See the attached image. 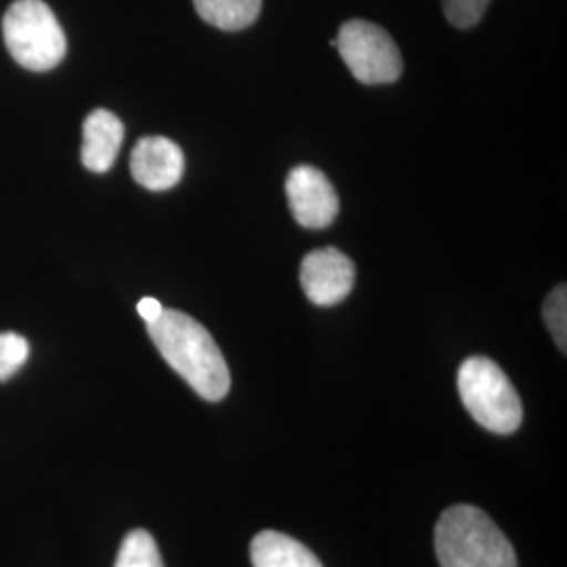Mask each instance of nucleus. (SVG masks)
Masks as SVG:
<instances>
[{
  "mask_svg": "<svg viewBox=\"0 0 567 567\" xmlns=\"http://www.w3.org/2000/svg\"><path fill=\"white\" fill-rule=\"evenodd\" d=\"M147 332L166 364L203 400L221 402L229 393L231 377L224 353L210 332L192 316L164 309L156 322L147 324Z\"/></svg>",
  "mask_w": 567,
  "mask_h": 567,
  "instance_id": "nucleus-1",
  "label": "nucleus"
},
{
  "mask_svg": "<svg viewBox=\"0 0 567 567\" xmlns=\"http://www.w3.org/2000/svg\"><path fill=\"white\" fill-rule=\"evenodd\" d=\"M435 550L442 567H517L507 536L482 508L471 505L442 513L435 527Z\"/></svg>",
  "mask_w": 567,
  "mask_h": 567,
  "instance_id": "nucleus-2",
  "label": "nucleus"
},
{
  "mask_svg": "<svg viewBox=\"0 0 567 567\" xmlns=\"http://www.w3.org/2000/svg\"><path fill=\"white\" fill-rule=\"evenodd\" d=\"M456 383L466 412L475 423L498 435H508L519 429L524 421V405L519 393L496 362L480 355L468 358L458 370Z\"/></svg>",
  "mask_w": 567,
  "mask_h": 567,
  "instance_id": "nucleus-3",
  "label": "nucleus"
},
{
  "mask_svg": "<svg viewBox=\"0 0 567 567\" xmlns=\"http://www.w3.org/2000/svg\"><path fill=\"white\" fill-rule=\"evenodd\" d=\"M2 34L11 58L32 72L53 70L65 58L63 28L42 0H18L2 20Z\"/></svg>",
  "mask_w": 567,
  "mask_h": 567,
  "instance_id": "nucleus-4",
  "label": "nucleus"
},
{
  "mask_svg": "<svg viewBox=\"0 0 567 567\" xmlns=\"http://www.w3.org/2000/svg\"><path fill=\"white\" fill-rule=\"evenodd\" d=\"M334 41L355 81L389 84L402 76V53L385 28L365 20L344 21Z\"/></svg>",
  "mask_w": 567,
  "mask_h": 567,
  "instance_id": "nucleus-5",
  "label": "nucleus"
},
{
  "mask_svg": "<svg viewBox=\"0 0 567 567\" xmlns=\"http://www.w3.org/2000/svg\"><path fill=\"white\" fill-rule=\"evenodd\" d=\"M286 196L297 224L309 229L328 227L339 215L337 189L316 166L292 168L286 179Z\"/></svg>",
  "mask_w": 567,
  "mask_h": 567,
  "instance_id": "nucleus-6",
  "label": "nucleus"
},
{
  "mask_svg": "<svg viewBox=\"0 0 567 567\" xmlns=\"http://www.w3.org/2000/svg\"><path fill=\"white\" fill-rule=\"evenodd\" d=\"M355 282L353 261L337 248L309 252L301 265V286L311 303L332 307L347 299Z\"/></svg>",
  "mask_w": 567,
  "mask_h": 567,
  "instance_id": "nucleus-7",
  "label": "nucleus"
},
{
  "mask_svg": "<svg viewBox=\"0 0 567 567\" xmlns=\"http://www.w3.org/2000/svg\"><path fill=\"white\" fill-rule=\"evenodd\" d=\"M185 156L182 147L166 137H143L131 154L135 182L152 192H166L182 182Z\"/></svg>",
  "mask_w": 567,
  "mask_h": 567,
  "instance_id": "nucleus-8",
  "label": "nucleus"
},
{
  "mask_svg": "<svg viewBox=\"0 0 567 567\" xmlns=\"http://www.w3.org/2000/svg\"><path fill=\"white\" fill-rule=\"evenodd\" d=\"M82 164L91 173H107L121 152L124 126L110 110H93L82 124Z\"/></svg>",
  "mask_w": 567,
  "mask_h": 567,
  "instance_id": "nucleus-9",
  "label": "nucleus"
},
{
  "mask_svg": "<svg viewBox=\"0 0 567 567\" xmlns=\"http://www.w3.org/2000/svg\"><path fill=\"white\" fill-rule=\"evenodd\" d=\"M250 559L255 567H324L299 540L274 529H265L252 538Z\"/></svg>",
  "mask_w": 567,
  "mask_h": 567,
  "instance_id": "nucleus-10",
  "label": "nucleus"
},
{
  "mask_svg": "<svg viewBox=\"0 0 567 567\" xmlns=\"http://www.w3.org/2000/svg\"><path fill=\"white\" fill-rule=\"evenodd\" d=\"M264 0H194L198 16L208 25L225 32H238L252 25L261 16Z\"/></svg>",
  "mask_w": 567,
  "mask_h": 567,
  "instance_id": "nucleus-11",
  "label": "nucleus"
},
{
  "mask_svg": "<svg viewBox=\"0 0 567 567\" xmlns=\"http://www.w3.org/2000/svg\"><path fill=\"white\" fill-rule=\"evenodd\" d=\"M114 567H164L156 540L145 529H133L122 540Z\"/></svg>",
  "mask_w": 567,
  "mask_h": 567,
  "instance_id": "nucleus-12",
  "label": "nucleus"
},
{
  "mask_svg": "<svg viewBox=\"0 0 567 567\" xmlns=\"http://www.w3.org/2000/svg\"><path fill=\"white\" fill-rule=\"evenodd\" d=\"M545 322H547L548 330L555 339V343L559 347L561 353L567 351V292L566 284L557 286L550 295H548L545 307Z\"/></svg>",
  "mask_w": 567,
  "mask_h": 567,
  "instance_id": "nucleus-13",
  "label": "nucleus"
},
{
  "mask_svg": "<svg viewBox=\"0 0 567 567\" xmlns=\"http://www.w3.org/2000/svg\"><path fill=\"white\" fill-rule=\"evenodd\" d=\"M30 355V344L18 332H0V381L11 379Z\"/></svg>",
  "mask_w": 567,
  "mask_h": 567,
  "instance_id": "nucleus-14",
  "label": "nucleus"
},
{
  "mask_svg": "<svg viewBox=\"0 0 567 567\" xmlns=\"http://www.w3.org/2000/svg\"><path fill=\"white\" fill-rule=\"evenodd\" d=\"M442 2H444L447 21L461 30L477 25L489 4V0H442Z\"/></svg>",
  "mask_w": 567,
  "mask_h": 567,
  "instance_id": "nucleus-15",
  "label": "nucleus"
},
{
  "mask_svg": "<svg viewBox=\"0 0 567 567\" xmlns=\"http://www.w3.org/2000/svg\"><path fill=\"white\" fill-rule=\"evenodd\" d=\"M137 311H140V316L145 320V324H152V322H156L163 316L164 307L161 305V301H156L152 297H145L137 305Z\"/></svg>",
  "mask_w": 567,
  "mask_h": 567,
  "instance_id": "nucleus-16",
  "label": "nucleus"
}]
</instances>
